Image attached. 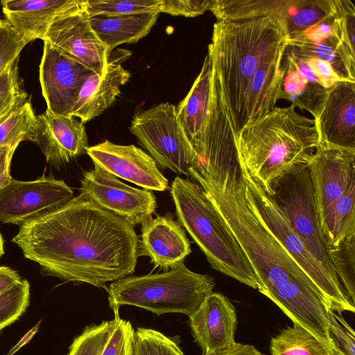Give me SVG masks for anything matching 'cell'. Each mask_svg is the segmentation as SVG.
Segmentation results:
<instances>
[{"instance_id": "obj_23", "label": "cell", "mask_w": 355, "mask_h": 355, "mask_svg": "<svg viewBox=\"0 0 355 355\" xmlns=\"http://www.w3.org/2000/svg\"><path fill=\"white\" fill-rule=\"evenodd\" d=\"M211 92L212 64L207 54L189 92L175 107L179 121L195 150L209 119Z\"/></svg>"}, {"instance_id": "obj_34", "label": "cell", "mask_w": 355, "mask_h": 355, "mask_svg": "<svg viewBox=\"0 0 355 355\" xmlns=\"http://www.w3.org/2000/svg\"><path fill=\"white\" fill-rule=\"evenodd\" d=\"M30 302V284L21 279L0 295V331L17 320Z\"/></svg>"}, {"instance_id": "obj_28", "label": "cell", "mask_w": 355, "mask_h": 355, "mask_svg": "<svg viewBox=\"0 0 355 355\" xmlns=\"http://www.w3.org/2000/svg\"><path fill=\"white\" fill-rule=\"evenodd\" d=\"M332 347L305 328L294 324L272 338V355H331Z\"/></svg>"}, {"instance_id": "obj_35", "label": "cell", "mask_w": 355, "mask_h": 355, "mask_svg": "<svg viewBox=\"0 0 355 355\" xmlns=\"http://www.w3.org/2000/svg\"><path fill=\"white\" fill-rule=\"evenodd\" d=\"M135 355H184L178 343L162 333L138 327L135 331Z\"/></svg>"}, {"instance_id": "obj_1", "label": "cell", "mask_w": 355, "mask_h": 355, "mask_svg": "<svg viewBox=\"0 0 355 355\" xmlns=\"http://www.w3.org/2000/svg\"><path fill=\"white\" fill-rule=\"evenodd\" d=\"M11 241L43 275L106 290L132 275L139 257L134 227L83 192L20 225Z\"/></svg>"}, {"instance_id": "obj_10", "label": "cell", "mask_w": 355, "mask_h": 355, "mask_svg": "<svg viewBox=\"0 0 355 355\" xmlns=\"http://www.w3.org/2000/svg\"><path fill=\"white\" fill-rule=\"evenodd\" d=\"M130 130L162 169L190 177L200 164L173 104L162 103L137 112Z\"/></svg>"}, {"instance_id": "obj_25", "label": "cell", "mask_w": 355, "mask_h": 355, "mask_svg": "<svg viewBox=\"0 0 355 355\" xmlns=\"http://www.w3.org/2000/svg\"><path fill=\"white\" fill-rule=\"evenodd\" d=\"M281 88L278 99L290 101L295 108L318 116L328 89L302 77L295 69L291 58L284 52L281 64Z\"/></svg>"}, {"instance_id": "obj_36", "label": "cell", "mask_w": 355, "mask_h": 355, "mask_svg": "<svg viewBox=\"0 0 355 355\" xmlns=\"http://www.w3.org/2000/svg\"><path fill=\"white\" fill-rule=\"evenodd\" d=\"M327 333L333 349L342 355H355V333L341 313L329 311Z\"/></svg>"}, {"instance_id": "obj_22", "label": "cell", "mask_w": 355, "mask_h": 355, "mask_svg": "<svg viewBox=\"0 0 355 355\" xmlns=\"http://www.w3.org/2000/svg\"><path fill=\"white\" fill-rule=\"evenodd\" d=\"M282 58L283 55L265 64L250 80L234 128L235 137L245 125L275 107L281 88Z\"/></svg>"}, {"instance_id": "obj_40", "label": "cell", "mask_w": 355, "mask_h": 355, "mask_svg": "<svg viewBox=\"0 0 355 355\" xmlns=\"http://www.w3.org/2000/svg\"><path fill=\"white\" fill-rule=\"evenodd\" d=\"M214 0H161L159 12L194 17L211 10Z\"/></svg>"}, {"instance_id": "obj_32", "label": "cell", "mask_w": 355, "mask_h": 355, "mask_svg": "<svg viewBox=\"0 0 355 355\" xmlns=\"http://www.w3.org/2000/svg\"><path fill=\"white\" fill-rule=\"evenodd\" d=\"M161 0H85L89 16H118L143 12L159 13Z\"/></svg>"}, {"instance_id": "obj_41", "label": "cell", "mask_w": 355, "mask_h": 355, "mask_svg": "<svg viewBox=\"0 0 355 355\" xmlns=\"http://www.w3.org/2000/svg\"><path fill=\"white\" fill-rule=\"evenodd\" d=\"M311 68L320 83L326 89L331 88L342 79L326 61L318 58H302Z\"/></svg>"}, {"instance_id": "obj_21", "label": "cell", "mask_w": 355, "mask_h": 355, "mask_svg": "<svg viewBox=\"0 0 355 355\" xmlns=\"http://www.w3.org/2000/svg\"><path fill=\"white\" fill-rule=\"evenodd\" d=\"M83 0H3L2 10L10 24L31 40H43L51 24L82 4Z\"/></svg>"}, {"instance_id": "obj_26", "label": "cell", "mask_w": 355, "mask_h": 355, "mask_svg": "<svg viewBox=\"0 0 355 355\" xmlns=\"http://www.w3.org/2000/svg\"><path fill=\"white\" fill-rule=\"evenodd\" d=\"M290 0H214L211 11L218 21L269 17L279 20Z\"/></svg>"}, {"instance_id": "obj_18", "label": "cell", "mask_w": 355, "mask_h": 355, "mask_svg": "<svg viewBox=\"0 0 355 355\" xmlns=\"http://www.w3.org/2000/svg\"><path fill=\"white\" fill-rule=\"evenodd\" d=\"M37 116L38 128L33 142L49 164L59 168L87 153L89 146L83 122L71 116L54 114L47 109Z\"/></svg>"}, {"instance_id": "obj_7", "label": "cell", "mask_w": 355, "mask_h": 355, "mask_svg": "<svg viewBox=\"0 0 355 355\" xmlns=\"http://www.w3.org/2000/svg\"><path fill=\"white\" fill-rule=\"evenodd\" d=\"M309 166L320 225L331 247L355 234V151L319 144Z\"/></svg>"}, {"instance_id": "obj_46", "label": "cell", "mask_w": 355, "mask_h": 355, "mask_svg": "<svg viewBox=\"0 0 355 355\" xmlns=\"http://www.w3.org/2000/svg\"><path fill=\"white\" fill-rule=\"evenodd\" d=\"M4 254V245H3V239L2 235L0 232V257H1Z\"/></svg>"}, {"instance_id": "obj_29", "label": "cell", "mask_w": 355, "mask_h": 355, "mask_svg": "<svg viewBox=\"0 0 355 355\" xmlns=\"http://www.w3.org/2000/svg\"><path fill=\"white\" fill-rule=\"evenodd\" d=\"M38 121L28 99L0 121V146H15L24 141H34Z\"/></svg>"}, {"instance_id": "obj_45", "label": "cell", "mask_w": 355, "mask_h": 355, "mask_svg": "<svg viewBox=\"0 0 355 355\" xmlns=\"http://www.w3.org/2000/svg\"><path fill=\"white\" fill-rule=\"evenodd\" d=\"M40 322L41 321H39L31 329H30L21 338V339L9 350V352L6 355H14L17 352H18L26 343H29L30 340L32 339V338L37 332L40 325Z\"/></svg>"}, {"instance_id": "obj_27", "label": "cell", "mask_w": 355, "mask_h": 355, "mask_svg": "<svg viewBox=\"0 0 355 355\" xmlns=\"http://www.w3.org/2000/svg\"><path fill=\"white\" fill-rule=\"evenodd\" d=\"M340 43V36L334 35L316 44L287 42L286 49L298 58L326 61L342 79L355 82V65L347 58Z\"/></svg>"}, {"instance_id": "obj_14", "label": "cell", "mask_w": 355, "mask_h": 355, "mask_svg": "<svg viewBox=\"0 0 355 355\" xmlns=\"http://www.w3.org/2000/svg\"><path fill=\"white\" fill-rule=\"evenodd\" d=\"M92 72L44 40L40 81L47 110L54 114L70 116L80 90Z\"/></svg>"}, {"instance_id": "obj_42", "label": "cell", "mask_w": 355, "mask_h": 355, "mask_svg": "<svg viewBox=\"0 0 355 355\" xmlns=\"http://www.w3.org/2000/svg\"><path fill=\"white\" fill-rule=\"evenodd\" d=\"M17 146H0V190L11 181L10 165Z\"/></svg>"}, {"instance_id": "obj_16", "label": "cell", "mask_w": 355, "mask_h": 355, "mask_svg": "<svg viewBox=\"0 0 355 355\" xmlns=\"http://www.w3.org/2000/svg\"><path fill=\"white\" fill-rule=\"evenodd\" d=\"M189 318L191 334L202 354H216L236 343V309L222 293L212 292Z\"/></svg>"}, {"instance_id": "obj_2", "label": "cell", "mask_w": 355, "mask_h": 355, "mask_svg": "<svg viewBox=\"0 0 355 355\" xmlns=\"http://www.w3.org/2000/svg\"><path fill=\"white\" fill-rule=\"evenodd\" d=\"M192 178L205 191L243 250L257 290L293 321L327 342L331 306L323 294L255 213L245 193L238 153L207 163Z\"/></svg>"}, {"instance_id": "obj_37", "label": "cell", "mask_w": 355, "mask_h": 355, "mask_svg": "<svg viewBox=\"0 0 355 355\" xmlns=\"http://www.w3.org/2000/svg\"><path fill=\"white\" fill-rule=\"evenodd\" d=\"M336 19L340 48L349 60L355 64V7L351 1L338 0Z\"/></svg>"}, {"instance_id": "obj_39", "label": "cell", "mask_w": 355, "mask_h": 355, "mask_svg": "<svg viewBox=\"0 0 355 355\" xmlns=\"http://www.w3.org/2000/svg\"><path fill=\"white\" fill-rule=\"evenodd\" d=\"M116 324L101 355H135V330L131 322L120 318L119 309L113 311Z\"/></svg>"}, {"instance_id": "obj_3", "label": "cell", "mask_w": 355, "mask_h": 355, "mask_svg": "<svg viewBox=\"0 0 355 355\" xmlns=\"http://www.w3.org/2000/svg\"><path fill=\"white\" fill-rule=\"evenodd\" d=\"M287 40L284 27L273 18L224 20L214 24L207 54L233 131L250 80L262 66L283 55Z\"/></svg>"}, {"instance_id": "obj_33", "label": "cell", "mask_w": 355, "mask_h": 355, "mask_svg": "<svg viewBox=\"0 0 355 355\" xmlns=\"http://www.w3.org/2000/svg\"><path fill=\"white\" fill-rule=\"evenodd\" d=\"M19 58L0 73V121L28 100L18 72Z\"/></svg>"}, {"instance_id": "obj_30", "label": "cell", "mask_w": 355, "mask_h": 355, "mask_svg": "<svg viewBox=\"0 0 355 355\" xmlns=\"http://www.w3.org/2000/svg\"><path fill=\"white\" fill-rule=\"evenodd\" d=\"M332 267L346 295L355 305V234L329 247Z\"/></svg>"}, {"instance_id": "obj_19", "label": "cell", "mask_w": 355, "mask_h": 355, "mask_svg": "<svg viewBox=\"0 0 355 355\" xmlns=\"http://www.w3.org/2000/svg\"><path fill=\"white\" fill-rule=\"evenodd\" d=\"M191 252L185 231L171 213L150 216L141 223L139 255L148 257L155 268L171 270Z\"/></svg>"}, {"instance_id": "obj_44", "label": "cell", "mask_w": 355, "mask_h": 355, "mask_svg": "<svg viewBox=\"0 0 355 355\" xmlns=\"http://www.w3.org/2000/svg\"><path fill=\"white\" fill-rule=\"evenodd\" d=\"M204 355V354H202ZM211 355H265L254 346L236 343L233 346L223 352Z\"/></svg>"}, {"instance_id": "obj_11", "label": "cell", "mask_w": 355, "mask_h": 355, "mask_svg": "<svg viewBox=\"0 0 355 355\" xmlns=\"http://www.w3.org/2000/svg\"><path fill=\"white\" fill-rule=\"evenodd\" d=\"M73 197L72 189L53 176L42 175L31 181L12 178L0 190V222L19 226L61 207Z\"/></svg>"}, {"instance_id": "obj_15", "label": "cell", "mask_w": 355, "mask_h": 355, "mask_svg": "<svg viewBox=\"0 0 355 355\" xmlns=\"http://www.w3.org/2000/svg\"><path fill=\"white\" fill-rule=\"evenodd\" d=\"M87 154L96 165L113 175L149 191L170 189L168 181L155 160L135 145H120L108 140L89 146Z\"/></svg>"}, {"instance_id": "obj_8", "label": "cell", "mask_w": 355, "mask_h": 355, "mask_svg": "<svg viewBox=\"0 0 355 355\" xmlns=\"http://www.w3.org/2000/svg\"><path fill=\"white\" fill-rule=\"evenodd\" d=\"M267 193L323 270L340 283L320 225L309 163L296 165L277 178Z\"/></svg>"}, {"instance_id": "obj_38", "label": "cell", "mask_w": 355, "mask_h": 355, "mask_svg": "<svg viewBox=\"0 0 355 355\" xmlns=\"http://www.w3.org/2000/svg\"><path fill=\"white\" fill-rule=\"evenodd\" d=\"M31 42L7 19H0V73L19 58L24 47Z\"/></svg>"}, {"instance_id": "obj_6", "label": "cell", "mask_w": 355, "mask_h": 355, "mask_svg": "<svg viewBox=\"0 0 355 355\" xmlns=\"http://www.w3.org/2000/svg\"><path fill=\"white\" fill-rule=\"evenodd\" d=\"M214 278L194 272L184 263L161 273L128 276L113 282L107 291L110 307L142 308L158 315L178 313L191 315L213 292Z\"/></svg>"}, {"instance_id": "obj_12", "label": "cell", "mask_w": 355, "mask_h": 355, "mask_svg": "<svg viewBox=\"0 0 355 355\" xmlns=\"http://www.w3.org/2000/svg\"><path fill=\"white\" fill-rule=\"evenodd\" d=\"M80 183L81 192L94 203L133 227L152 216L157 208L152 191L125 184L96 165L84 173Z\"/></svg>"}, {"instance_id": "obj_20", "label": "cell", "mask_w": 355, "mask_h": 355, "mask_svg": "<svg viewBox=\"0 0 355 355\" xmlns=\"http://www.w3.org/2000/svg\"><path fill=\"white\" fill-rule=\"evenodd\" d=\"M125 53L110 56L103 76L92 72L85 80L70 116L77 117L83 123L101 114L121 93V87L130 77L121 65Z\"/></svg>"}, {"instance_id": "obj_17", "label": "cell", "mask_w": 355, "mask_h": 355, "mask_svg": "<svg viewBox=\"0 0 355 355\" xmlns=\"http://www.w3.org/2000/svg\"><path fill=\"white\" fill-rule=\"evenodd\" d=\"M314 119L320 144L355 151V82L342 80L328 89Z\"/></svg>"}, {"instance_id": "obj_47", "label": "cell", "mask_w": 355, "mask_h": 355, "mask_svg": "<svg viewBox=\"0 0 355 355\" xmlns=\"http://www.w3.org/2000/svg\"><path fill=\"white\" fill-rule=\"evenodd\" d=\"M332 353L331 355H342L340 353H339L338 351L332 348Z\"/></svg>"}, {"instance_id": "obj_43", "label": "cell", "mask_w": 355, "mask_h": 355, "mask_svg": "<svg viewBox=\"0 0 355 355\" xmlns=\"http://www.w3.org/2000/svg\"><path fill=\"white\" fill-rule=\"evenodd\" d=\"M18 272L6 266H0V295L21 280Z\"/></svg>"}, {"instance_id": "obj_31", "label": "cell", "mask_w": 355, "mask_h": 355, "mask_svg": "<svg viewBox=\"0 0 355 355\" xmlns=\"http://www.w3.org/2000/svg\"><path fill=\"white\" fill-rule=\"evenodd\" d=\"M116 324V318L87 326L73 340L67 355H101Z\"/></svg>"}, {"instance_id": "obj_24", "label": "cell", "mask_w": 355, "mask_h": 355, "mask_svg": "<svg viewBox=\"0 0 355 355\" xmlns=\"http://www.w3.org/2000/svg\"><path fill=\"white\" fill-rule=\"evenodd\" d=\"M159 15L157 12L118 16L99 15L89 16V21L110 54L116 46L136 42L147 35Z\"/></svg>"}, {"instance_id": "obj_9", "label": "cell", "mask_w": 355, "mask_h": 355, "mask_svg": "<svg viewBox=\"0 0 355 355\" xmlns=\"http://www.w3.org/2000/svg\"><path fill=\"white\" fill-rule=\"evenodd\" d=\"M239 164L245 193L257 215L319 288L331 309L338 313H354L355 306L348 298L342 284L334 282L327 275L267 192L250 175L240 161Z\"/></svg>"}, {"instance_id": "obj_5", "label": "cell", "mask_w": 355, "mask_h": 355, "mask_svg": "<svg viewBox=\"0 0 355 355\" xmlns=\"http://www.w3.org/2000/svg\"><path fill=\"white\" fill-rule=\"evenodd\" d=\"M170 191L178 223L205 254L211 268L257 289L256 276L243 250L203 189L177 176Z\"/></svg>"}, {"instance_id": "obj_4", "label": "cell", "mask_w": 355, "mask_h": 355, "mask_svg": "<svg viewBox=\"0 0 355 355\" xmlns=\"http://www.w3.org/2000/svg\"><path fill=\"white\" fill-rule=\"evenodd\" d=\"M235 142L239 161L268 193L293 167L309 163L320 139L315 119L300 115L291 105L275 107L248 124Z\"/></svg>"}, {"instance_id": "obj_13", "label": "cell", "mask_w": 355, "mask_h": 355, "mask_svg": "<svg viewBox=\"0 0 355 355\" xmlns=\"http://www.w3.org/2000/svg\"><path fill=\"white\" fill-rule=\"evenodd\" d=\"M44 40L98 76L105 73L110 54L91 26L85 0L77 8L56 19Z\"/></svg>"}]
</instances>
